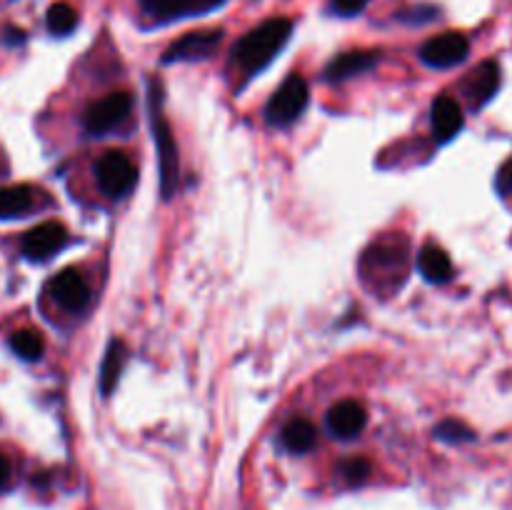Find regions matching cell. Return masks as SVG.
<instances>
[{
    "label": "cell",
    "mask_w": 512,
    "mask_h": 510,
    "mask_svg": "<svg viewBox=\"0 0 512 510\" xmlns=\"http://www.w3.org/2000/svg\"><path fill=\"white\" fill-rule=\"evenodd\" d=\"M293 35V20L288 18H270L263 25L250 30L238 45L233 55L248 73L263 70L280 50L285 48L288 38Z\"/></svg>",
    "instance_id": "obj_1"
},
{
    "label": "cell",
    "mask_w": 512,
    "mask_h": 510,
    "mask_svg": "<svg viewBox=\"0 0 512 510\" xmlns=\"http://www.w3.org/2000/svg\"><path fill=\"white\" fill-rule=\"evenodd\" d=\"M163 88H160L158 80H150V128L155 135V148H158V168H160V190H163V198L168 200L175 193L180 180V160H178V143L173 138V130H170L168 120H165L163 98H160Z\"/></svg>",
    "instance_id": "obj_2"
},
{
    "label": "cell",
    "mask_w": 512,
    "mask_h": 510,
    "mask_svg": "<svg viewBox=\"0 0 512 510\" xmlns=\"http://www.w3.org/2000/svg\"><path fill=\"white\" fill-rule=\"evenodd\" d=\"M98 185L108 198H125L138 183V168L133 160L120 150H108L95 165Z\"/></svg>",
    "instance_id": "obj_3"
},
{
    "label": "cell",
    "mask_w": 512,
    "mask_h": 510,
    "mask_svg": "<svg viewBox=\"0 0 512 510\" xmlns=\"http://www.w3.org/2000/svg\"><path fill=\"white\" fill-rule=\"evenodd\" d=\"M308 83L300 75H290L285 83L270 98L268 108H265V118L273 125H290L303 115L305 105H308Z\"/></svg>",
    "instance_id": "obj_4"
},
{
    "label": "cell",
    "mask_w": 512,
    "mask_h": 510,
    "mask_svg": "<svg viewBox=\"0 0 512 510\" xmlns=\"http://www.w3.org/2000/svg\"><path fill=\"white\" fill-rule=\"evenodd\" d=\"M130 108H133V98L128 93H110L105 98L95 100L85 110L83 125L90 135H105L113 128H118L125 118H128Z\"/></svg>",
    "instance_id": "obj_5"
},
{
    "label": "cell",
    "mask_w": 512,
    "mask_h": 510,
    "mask_svg": "<svg viewBox=\"0 0 512 510\" xmlns=\"http://www.w3.org/2000/svg\"><path fill=\"white\" fill-rule=\"evenodd\" d=\"M223 43V30H193L175 40L163 55V63H185V60H205Z\"/></svg>",
    "instance_id": "obj_6"
},
{
    "label": "cell",
    "mask_w": 512,
    "mask_h": 510,
    "mask_svg": "<svg viewBox=\"0 0 512 510\" xmlns=\"http://www.w3.org/2000/svg\"><path fill=\"white\" fill-rule=\"evenodd\" d=\"M470 53V43L463 33H450L438 35V38H430L428 43L420 50V58L430 68H453V65L463 63Z\"/></svg>",
    "instance_id": "obj_7"
},
{
    "label": "cell",
    "mask_w": 512,
    "mask_h": 510,
    "mask_svg": "<svg viewBox=\"0 0 512 510\" xmlns=\"http://www.w3.org/2000/svg\"><path fill=\"white\" fill-rule=\"evenodd\" d=\"M68 240V233L60 223L55 220H48V223L35 225L33 230L23 235V243H20V250L28 260L33 263H43V260H50Z\"/></svg>",
    "instance_id": "obj_8"
},
{
    "label": "cell",
    "mask_w": 512,
    "mask_h": 510,
    "mask_svg": "<svg viewBox=\"0 0 512 510\" xmlns=\"http://www.w3.org/2000/svg\"><path fill=\"white\" fill-rule=\"evenodd\" d=\"M50 295L68 313H80L90 303V285L75 268H65L50 280Z\"/></svg>",
    "instance_id": "obj_9"
},
{
    "label": "cell",
    "mask_w": 512,
    "mask_h": 510,
    "mask_svg": "<svg viewBox=\"0 0 512 510\" xmlns=\"http://www.w3.org/2000/svg\"><path fill=\"white\" fill-rule=\"evenodd\" d=\"M368 425V413H365L363 405L358 400H340L338 405H333L328 413V428L335 438L353 440Z\"/></svg>",
    "instance_id": "obj_10"
},
{
    "label": "cell",
    "mask_w": 512,
    "mask_h": 510,
    "mask_svg": "<svg viewBox=\"0 0 512 510\" xmlns=\"http://www.w3.org/2000/svg\"><path fill=\"white\" fill-rule=\"evenodd\" d=\"M430 115H433V135L440 143H448L463 130V110H460L458 100L450 95H440L433 103Z\"/></svg>",
    "instance_id": "obj_11"
},
{
    "label": "cell",
    "mask_w": 512,
    "mask_h": 510,
    "mask_svg": "<svg viewBox=\"0 0 512 510\" xmlns=\"http://www.w3.org/2000/svg\"><path fill=\"white\" fill-rule=\"evenodd\" d=\"M380 60V55L375 50H350V53L338 55L335 60H330V65L325 68V78L328 80H345L353 78V75L365 73V70L375 68Z\"/></svg>",
    "instance_id": "obj_12"
},
{
    "label": "cell",
    "mask_w": 512,
    "mask_h": 510,
    "mask_svg": "<svg viewBox=\"0 0 512 510\" xmlns=\"http://www.w3.org/2000/svg\"><path fill=\"white\" fill-rule=\"evenodd\" d=\"M220 0H140L143 10L153 15L155 20H175L193 15L198 10H208L218 5Z\"/></svg>",
    "instance_id": "obj_13"
},
{
    "label": "cell",
    "mask_w": 512,
    "mask_h": 510,
    "mask_svg": "<svg viewBox=\"0 0 512 510\" xmlns=\"http://www.w3.org/2000/svg\"><path fill=\"white\" fill-rule=\"evenodd\" d=\"M500 88V68L495 60H485L478 70L473 73L468 83V95L473 108H483Z\"/></svg>",
    "instance_id": "obj_14"
},
{
    "label": "cell",
    "mask_w": 512,
    "mask_h": 510,
    "mask_svg": "<svg viewBox=\"0 0 512 510\" xmlns=\"http://www.w3.org/2000/svg\"><path fill=\"white\" fill-rule=\"evenodd\" d=\"M35 190L30 185H3L0 188V220L20 218V215L30 213L38 203Z\"/></svg>",
    "instance_id": "obj_15"
},
{
    "label": "cell",
    "mask_w": 512,
    "mask_h": 510,
    "mask_svg": "<svg viewBox=\"0 0 512 510\" xmlns=\"http://www.w3.org/2000/svg\"><path fill=\"white\" fill-rule=\"evenodd\" d=\"M420 273L425 275V280L430 283H448L453 278V263H450L448 253L438 245H425L418 255Z\"/></svg>",
    "instance_id": "obj_16"
},
{
    "label": "cell",
    "mask_w": 512,
    "mask_h": 510,
    "mask_svg": "<svg viewBox=\"0 0 512 510\" xmlns=\"http://www.w3.org/2000/svg\"><path fill=\"white\" fill-rule=\"evenodd\" d=\"M125 360H128V348H125L123 340H113L108 345L103 365H100V390H103V395L113 393V388L120 380V373L125 368Z\"/></svg>",
    "instance_id": "obj_17"
},
{
    "label": "cell",
    "mask_w": 512,
    "mask_h": 510,
    "mask_svg": "<svg viewBox=\"0 0 512 510\" xmlns=\"http://www.w3.org/2000/svg\"><path fill=\"white\" fill-rule=\"evenodd\" d=\"M318 433H315V425L305 418H293L283 428V445L290 453H308L313 450Z\"/></svg>",
    "instance_id": "obj_18"
},
{
    "label": "cell",
    "mask_w": 512,
    "mask_h": 510,
    "mask_svg": "<svg viewBox=\"0 0 512 510\" xmlns=\"http://www.w3.org/2000/svg\"><path fill=\"white\" fill-rule=\"evenodd\" d=\"M10 350H13L20 360L35 363V360H40V355H43V350H45L43 335L33 328L15 330V333L10 335Z\"/></svg>",
    "instance_id": "obj_19"
},
{
    "label": "cell",
    "mask_w": 512,
    "mask_h": 510,
    "mask_svg": "<svg viewBox=\"0 0 512 510\" xmlns=\"http://www.w3.org/2000/svg\"><path fill=\"white\" fill-rule=\"evenodd\" d=\"M45 25L53 35H70L78 25V13L68 3H53L45 15Z\"/></svg>",
    "instance_id": "obj_20"
},
{
    "label": "cell",
    "mask_w": 512,
    "mask_h": 510,
    "mask_svg": "<svg viewBox=\"0 0 512 510\" xmlns=\"http://www.w3.org/2000/svg\"><path fill=\"white\" fill-rule=\"evenodd\" d=\"M435 435L445 443H463V440H473V430L468 425L458 423V420H443V423L435 428Z\"/></svg>",
    "instance_id": "obj_21"
},
{
    "label": "cell",
    "mask_w": 512,
    "mask_h": 510,
    "mask_svg": "<svg viewBox=\"0 0 512 510\" xmlns=\"http://www.w3.org/2000/svg\"><path fill=\"white\" fill-rule=\"evenodd\" d=\"M343 478L348 480L350 485H360L368 480L370 475V463L365 458H353V460H345L343 468H340Z\"/></svg>",
    "instance_id": "obj_22"
},
{
    "label": "cell",
    "mask_w": 512,
    "mask_h": 510,
    "mask_svg": "<svg viewBox=\"0 0 512 510\" xmlns=\"http://www.w3.org/2000/svg\"><path fill=\"white\" fill-rule=\"evenodd\" d=\"M435 8H413V10H405L400 13L398 18L405 20V23H428V20L435 18Z\"/></svg>",
    "instance_id": "obj_23"
},
{
    "label": "cell",
    "mask_w": 512,
    "mask_h": 510,
    "mask_svg": "<svg viewBox=\"0 0 512 510\" xmlns=\"http://www.w3.org/2000/svg\"><path fill=\"white\" fill-rule=\"evenodd\" d=\"M365 5L368 0H333V10L340 15H358L363 13Z\"/></svg>",
    "instance_id": "obj_24"
},
{
    "label": "cell",
    "mask_w": 512,
    "mask_h": 510,
    "mask_svg": "<svg viewBox=\"0 0 512 510\" xmlns=\"http://www.w3.org/2000/svg\"><path fill=\"white\" fill-rule=\"evenodd\" d=\"M498 188L503 195H512V158L500 168L498 173Z\"/></svg>",
    "instance_id": "obj_25"
},
{
    "label": "cell",
    "mask_w": 512,
    "mask_h": 510,
    "mask_svg": "<svg viewBox=\"0 0 512 510\" xmlns=\"http://www.w3.org/2000/svg\"><path fill=\"white\" fill-rule=\"evenodd\" d=\"M10 463H8V458H5L3 453H0V493H3L5 488H8L10 485Z\"/></svg>",
    "instance_id": "obj_26"
},
{
    "label": "cell",
    "mask_w": 512,
    "mask_h": 510,
    "mask_svg": "<svg viewBox=\"0 0 512 510\" xmlns=\"http://www.w3.org/2000/svg\"><path fill=\"white\" fill-rule=\"evenodd\" d=\"M25 40V33L23 30H15V28H8L5 30V43L15 45V43H23Z\"/></svg>",
    "instance_id": "obj_27"
}]
</instances>
